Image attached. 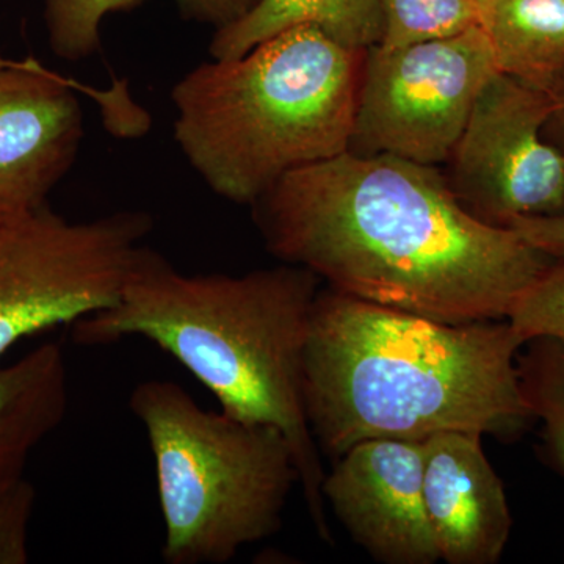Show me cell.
<instances>
[{
  "label": "cell",
  "mask_w": 564,
  "mask_h": 564,
  "mask_svg": "<svg viewBox=\"0 0 564 564\" xmlns=\"http://www.w3.org/2000/svg\"><path fill=\"white\" fill-rule=\"evenodd\" d=\"M35 502V486L28 478L0 485V564L29 562V525Z\"/></svg>",
  "instance_id": "cell-19"
},
{
  "label": "cell",
  "mask_w": 564,
  "mask_h": 564,
  "mask_svg": "<svg viewBox=\"0 0 564 564\" xmlns=\"http://www.w3.org/2000/svg\"><path fill=\"white\" fill-rule=\"evenodd\" d=\"M143 0H43L47 40L57 57L77 62L101 50V22Z\"/></svg>",
  "instance_id": "cell-17"
},
{
  "label": "cell",
  "mask_w": 564,
  "mask_h": 564,
  "mask_svg": "<svg viewBox=\"0 0 564 564\" xmlns=\"http://www.w3.org/2000/svg\"><path fill=\"white\" fill-rule=\"evenodd\" d=\"M68 369L58 344L0 366V485L24 477L29 456L68 411Z\"/></svg>",
  "instance_id": "cell-12"
},
{
  "label": "cell",
  "mask_w": 564,
  "mask_h": 564,
  "mask_svg": "<svg viewBox=\"0 0 564 564\" xmlns=\"http://www.w3.org/2000/svg\"><path fill=\"white\" fill-rule=\"evenodd\" d=\"M518 355L519 383L527 406L543 422L549 458L564 470V340L534 337Z\"/></svg>",
  "instance_id": "cell-15"
},
{
  "label": "cell",
  "mask_w": 564,
  "mask_h": 564,
  "mask_svg": "<svg viewBox=\"0 0 564 564\" xmlns=\"http://www.w3.org/2000/svg\"><path fill=\"white\" fill-rule=\"evenodd\" d=\"M296 25H314L351 50H370L383 39L380 0H259L240 20L217 29L212 58L239 57Z\"/></svg>",
  "instance_id": "cell-13"
},
{
  "label": "cell",
  "mask_w": 564,
  "mask_h": 564,
  "mask_svg": "<svg viewBox=\"0 0 564 564\" xmlns=\"http://www.w3.org/2000/svg\"><path fill=\"white\" fill-rule=\"evenodd\" d=\"M380 6L384 47L444 39L485 22V11L475 0H380Z\"/></svg>",
  "instance_id": "cell-16"
},
{
  "label": "cell",
  "mask_w": 564,
  "mask_h": 564,
  "mask_svg": "<svg viewBox=\"0 0 564 564\" xmlns=\"http://www.w3.org/2000/svg\"><path fill=\"white\" fill-rule=\"evenodd\" d=\"M507 228L545 254L564 258V214L518 217L508 223Z\"/></svg>",
  "instance_id": "cell-20"
},
{
  "label": "cell",
  "mask_w": 564,
  "mask_h": 564,
  "mask_svg": "<svg viewBox=\"0 0 564 564\" xmlns=\"http://www.w3.org/2000/svg\"><path fill=\"white\" fill-rule=\"evenodd\" d=\"M151 229L143 212L70 223L47 204L0 221V359L24 337L115 306Z\"/></svg>",
  "instance_id": "cell-6"
},
{
  "label": "cell",
  "mask_w": 564,
  "mask_h": 564,
  "mask_svg": "<svg viewBox=\"0 0 564 564\" xmlns=\"http://www.w3.org/2000/svg\"><path fill=\"white\" fill-rule=\"evenodd\" d=\"M76 90L102 102L111 126L139 132L128 93H99L58 76L40 62L0 68V221L46 206L76 159L84 117Z\"/></svg>",
  "instance_id": "cell-9"
},
{
  "label": "cell",
  "mask_w": 564,
  "mask_h": 564,
  "mask_svg": "<svg viewBox=\"0 0 564 564\" xmlns=\"http://www.w3.org/2000/svg\"><path fill=\"white\" fill-rule=\"evenodd\" d=\"M524 344L507 318L440 322L321 289L304 355L315 443L337 459L377 437L516 436L534 421L516 362Z\"/></svg>",
  "instance_id": "cell-2"
},
{
  "label": "cell",
  "mask_w": 564,
  "mask_h": 564,
  "mask_svg": "<svg viewBox=\"0 0 564 564\" xmlns=\"http://www.w3.org/2000/svg\"><path fill=\"white\" fill-rule=\"evenodd\" d=\"M336 462L323 499L355 543L384 564L440 562L423 502V441L367 440Z\"/></svg>",
  "instance_id": "cell-10"
},
{
  "label": "cell",
  "mask_w": 564,
  "mask_h": 564,
  "mask_svg": "<svg viewBox=\"0 0 564 564\" xmlns=\"http://www.w3.org/2000/svg\"><path fill=\"white\" fill-rule=\"evenodd\" d=\"M321 278L303 267L184 274L144 247L120 300L73 323L85 347L140 336L172 355L223 413L274 426L291 445L315 533L332 543L321 448L304 404V355Z\"/></svg>",
  "instance_id": "cell-3"
},
{
  "label": "cell",
  "mask_w": 564,
  "mask_h": 564,
  "mask_svg": "<svg viewBox=\"0 0 564 564\" xmlns=\"http://www.w3.org/2000/svg\"><path fill=\"white\" fill-rule=\"evenodd\" d=\"M500 73L485 25L366 52L350 151L447 162L478 96Z\"/></svg>",
  "instance_id": "cell-7"
},
{
  "label": "cell",
  "mask_w": 564,
  "mask_h": 564,
  "mask_svg": "<svg viewBox=\"0 0 564 564\" xmlns=\"http://www.w3.org/2000/svg\"><path fill=\"white\" fill-rule=\"evenodd\" d=\"M497 66L533 90L564 91V0H494L484 22Z\"/></svg>",
  "instance_id": "cell-14"
},
{
  "label": "cell",
  "mask_w": 564,
  "mask_h": 564,
  "mask_svg": "<svg viewBox=\"0 0 564 564\" xmlns=\"http://www.w3.org/2000/svg\"><path fill=\"white\" fill-rule=\"evenodd\" d=\"M558 98L497 73L456 141L452 191L489 225L564 214V152L544 140Z\"/></svg>",
  "instance_id": "cell-8"
},
{
  "label": "cell",
  "mask_w": 564,
  "mask_h": 564,
  "mask_svg": "<svg viewBox=\"0 0 564 564\" xmlns=\"http://www.w3.org/2000/svg\"><path fill=\"white\" fill-rule=\"evenodd\" d=\"M422 484L441 560L499 562L513 519L502 480L481 447V434L455 430L423 440Z\"/></svg>",
  "instance_id": "cell-11"
},
{
  "label": "cell",
  "mask_w": 564,
  "mask_h": 564,
  "mask_svg": "<svg viewBox=\"0 0 564 564\" xmlns=\"http://www.w3.org/2000/svg\"><path fill=\"white\" fill-rule=\"evenodd\" d=\"M251 207L282 262L433 321H502L555 261L470 214L433 165L395 155L348 151L303 166Z\"/></svg>",
  "instance_id": "cell-1"
},
{
  "label": "cell",
  "mask_w": 564,
  "mask_h": 564,
  "mask_svg": "<svg viewBox=\"0 0 564 564\" xmlns=\"http://www.w3.org/2000/svg\"><path fill=\"white\" fill-rule=\"evenodd\" d=\"M21 62L20 61H9V58L0 57V68H10V66L20 65Z\"/></svg>",
  "instance_id": "cell-23"
},
{
  "label": "cell",
  "mask_w": 564,
  "mask_h": 564,
  "mask_svg": "<svg viewBox=\"0 0 564 564\" xmlns=\"http://www.w3.org/2000/svg\"><path fill=\"white\" fill-rule=\"evenodd\" d=\"M475 2H477V3H478V6H480V7H481V9H484V11H485V13H486V11H488V10H489V7H491V6H492L494 0H475Z\"/></svg>",
  "instance_id": "cell-24"
},
{
  "label": "cell",
  "mask_w": 564,
  "mask_h": 564,
  "mask_svg": "<svg viewBox=\"0 0 564 564\" xmlns=\"http://www.w3.org/2000/svg\"><path fill=\"white\" fill-rule=\"evenodd\" d=\"M545 128L558 129L560 140H562L564 144V91L558 96V107H556L554 115H552Z\"/></svg>",
  "instance_id": "cell-22"
},
{
  "label": "cell",
  "mask_w": 564,
  "mask_h": 564,
  "mask_svg": "<svg viewBox=\"0 0 564 564\" xmlns=\"http://www.w3.org/2000/svg\"><path fill=\"white\" fill-rule=\"evenodd\" d=\"M182 13L192 20L226 28L245 17L259 0H176Z\"/></svg>",
  "instance_id": "cell-21"
},
{
  "label": "cell",
  "mask_w": 564,
  "mask_h": 564,
  "mask_svg": "<svg viewBox=\"0 0 564 564\" xmlns=\"http://www.w3.org/2000/svg\"><path fill=\"white\" fill-rule=\"evenodd\" d=\"M366 52L296 25L202 63L172 91L182 154L215 195L252 206L285 174L350 151Z\"/></svg>",
  "instance_id": "cell-4"
},
{
  "label": "cell",
  "mask_w": 564,
  "mask_h": 564,
  "mask_svg": "<svg viewBox=\"0 0 564 564\" xmlns=\"http://www.w3.org/2000/svg\"><path fill=\"white\" fill-rule=\"evenodd\" d=\"M131 410L154 458L163 562L229 563L281 529L300 478L280 430L204 410L169 380L137 384Z\"/></svg>",
  "instance_id": "cell-5"
},
{
  "label": "cell",
  "mask_w": 564,
  "mask_h": 564,
  "mask_svg": "<svg viewBox=\"0 0 564 564\" xmlns=\"http://www.w3.org/2000/svg\"><path fill=\"white\" fill-rule=\"evenodd\" d=\"M507 321L525 343L534 337L564 340V258L555 259L516 299Z\"/></svg>",
  "instance_id": "cell-18"
}]
</instances>
